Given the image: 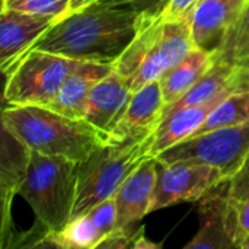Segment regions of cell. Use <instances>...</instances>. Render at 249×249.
<instances>
[{
    "mask_svg": "<svg viewBox=\"0 0 249 249\" xmlns=\"http://www.w3.org/2000/svg\"><path fill=\"white\" fill-rule=\"evenodd\" d=\"M156 158H147L114 194L117 213L114 231L130 233L136 223L150 214L156 185Z\"/></svg>",
    "mask_w": 249,
    "mask_h": 249,
    "instance_id": "30bf717a",
    "label": "cell"
},
{
    "mask_svg": "<svg viewBox=\"0 0 249 249\" xmlns=\"http://www.w3.org/2000/svg\"><path fill=\"white\" fill-rule=\"evenodd\" d=\"M236 248L239 249H249V233L247 236H244L238 244H236Z\"/></svg>",
    "mask_w": 249,
    "mask_h": 249,
    "instance_id": "f1b7e54d",
    "label": "cell"
},
{
    "mask_svg": "<svg viewBox=\"0 0 249 249\" xmlns=\"http://www.w3.org/2000/svg\"><path fill=\"white\" fill-rule=\"evenodd\" d=\"M57 20L15 9L0 13V66L6 73Z\"/></svg>",
    "mask_w": 249,
    "mask_h": 249,
    "instance_id": "4fadbf2b",
    "label": "cell"
},
{
    "mask_svg": "<svg viewBox=\"0 0 249 249\" xmlns=\"http://www.w3.org/2000/svg\"><path fill=\"white\" fill-rule=\"evenodd\" d=\"M165 99L159 80L133 90L123 117L108 134V142L136 140L150 136L160 124Z\"/></svg>",
    "mask_w": 249,
    "mask_h": 249,
    "instance_id": "8fae6325",
    "label": "cell"
},
{
    "mask_svg": "<svg viewBox=\"0 0 249 249\" xmlns=\"http://www.w3.org/2000/svg\"><path fill=\"white\" fill-rule=\"evenodd\" d=\"M114 70V64L82 61L67 77L54 101L47 108L70 118H83L86 102L93 86Z\"/></svg>",
    "mask_w": 249,
    "mask_h": 249,
    "instance_id": "ac0fdd59",
    "label": "cell"
},
{
    "mask_svg": "<svg viewBox=\"0 0 249 249\" xmlns=\"http://www.w3.org/2000/svg\"><path fill=\"white\" fill-rule=\"evenodd\" d=\"M98 0H70V9H69V13L71 12H76V10H82L93 3H96Z\"/></svg>",
    "mask_w": 249,
    "mask_h": 249,
    "instance_id": "4316f807",
    "label": "cell"
},
{
    "mask_svg": "<svg viewBox=\"0 0 249 249\" xmlns=\"http://www.w3.org/2000/svg\"><path fill=\"white\" fill-rule=\"evenodd\" d=\"M31 160V149L1 124L0 144V191H1V239L7 241L10 228V203L20 191ZM1 244V245H3Z\"/></svg>",
    "mask_w": 249,
    "mask_h": 249,
    "instance_id": "5bb4252c",
    "label": "cell"
},
{
    "mask_svg": "<svg viewBox=\"0 0 249 249\" xmlns=\"http://www.w3.org/2000/svg\"><path fill=\"white\" fill-rule=\"evenodd\" d=\"M238 241V212L231 181H223L200 200V229L185 249H231Z\"/></svg>",
    "mask_w": 249,
    "mask_h": 249,
    "instance_id": "9c48e42d",
    "label": "cell"
},
{
    "mask_svg": "<svg viewBox=\"0 0 249 249\" xmlns=\"http://www.w3.org/2000/svg\"><path fill=\"white\" fill-rule=\"evenodd\" d=\"M80 60L44 50H28L4 74L9 105H50Z\"/></svg>",
    "mask_w": 249,
    "mask_h": 249,
    "instance_id": "8992f818",
    "label": "cell"
},
{
    "mask_svg": "<svg viewBox=\"0 0 249 249\" xmlns=\"http://www.w3.org/2000/svg\"><path fill=\"white\" fill-rule=\"evenodd\" d=\"M194 48L190 20H169L163 15L147 19L114 63L131 90L159 80Z\"/></svg>",
    "mask_w": 249,
    "mask_h": 249,
    "instance_id": "3957f363",
    "label": "cell"
},
{
    "mask_svg": "<svg viewBox=\"0 0 249 249\" xmlns=\"http://www.w3.org/2000/svg\"><path fill=\"white\" fill-rule=\"evenodd\" d=\"M248 0H203L190 16L194 47L217 53Z\"/></svg>",
    "mask_w": 249,
    "mask_h": 249,
    "instance_id": "2e32d148",
    "label": "cell"
},
{
    "mask_svg": "<svg viewBox=\"0 0 249 249\" xmlns=\"http://www.w3.org/2000/svg\"><path fill=\"white\" fill-rule=\"evenodd\" d=\"M79 163L31 150L28 174L19 196L35 213L36 225L48 235L61 231L71 219Z\"/></svg>",
    "mask_w": 249,
    "mask_h": 249,
    "instance_id": "277c9868",
    "label": "cell"
},
{
    "mask_svg": "<svg viewBox=\"0 0 249 249\" xmlns=\"http://www.w3.org/2000/svg\"><path fill=\"white\" fill-rule=\"evenodd\" d=\"M1 124L31 150L76 162H83L108 143L107 136L86 120L39 105H9L1 112Z\"/></svg>",
    "mask_w": 249,
    "mask_h": 249,
    "instance_id": "7a4b0ae2",
    "label": "cell"
},
{
    "mask_svg": "<svg viewBox=\"0 0 249 249\" xmlns=\"http://www.w3.org/2000/svg\"><path fill=\"white\" fill-rule=\"evenodd\" d=\"M203 0H171L166 10L163 12V18L169 20H184L190 19L194 9Z\"/></svg>",
    "mask_w": 249,
    "mask_h": 249,
    "instance_id": "d4e9b609",
    "label": "cell"
},
{
    "mask_svg": "<svg viewBox=\"0 0 249 249\" xmlns=\"http://www.w3.org/2000/svg\"><path fill=\"white\" fill-rule=\"evenodd\" d=\"M115 201L114 197L105 200L86 214L70 220L61 231L47 236L42 247L60 249H93L115 229Z\"/></svg>",
    "mask_w": 249,
    "mask_h": 249,
    "instance_id": "7c38bea8",
    "label": "cell"
},
{
    "mask_svg": "<svg viewBox=\"0 0 249 249\" xmlns=\"http://www.w3.org/2000/svg\"><path fill=\"white\" fill-rule=\"evenodd\" d=\"M217 60L238 64L249 57V0L217 48Z\"/></svg>",
    "mask_w": 249,
    "mask_h": 249,
    "instance_id": "44dd1931",
    "label": "cell"
},
{
    "mask_svg": "<svg viewBox=\"0 0 249 249\" xmlns=\"http://www.w3.org/2000/svg\"><path fill=\"white\" fill-rule=\"evenodd\" d=\"M1 9H15L60 20L69 13L70 0H1Z\"/></svg>",
    "mask_w": 249,
    "mask_h": 249,
    "instance_id": "7402d4cb",
    "label": "cell"
},
{
    "mask_svg": "<svg viewBox=\"0 0 249 249\" xmlns=\"http://www.w3.org/2000/svg\"><path fill=\"white\" fill-rule=\"evenodd\" d=\"M171 0H98L96 3L115 6V7H128L146 19H156L163 15Z\"/></svg>",
    "mask_w": 249,
    "mask_h": 249,
    "instance_id": "603a6c76",
    "label": "cell"
},
{
    "mask_svg": "<svg viewBox=\"0 0 249 249\" xmlns=\"http://www.w3.org/2000/svg\"><path fill=\"white\" fill-rule=\"evenodd\" d=\"M131 95L133 90L114 69L90 90L83 120L108 139V134L123 117Z\"/></svg>",
    "mask_w": 249,
    "mask_h": 249,
    "instance_id": "9a60e30c",
    "label": "cell"
},
{
    "mask_svg": "<svg viewBox=\"0 0 249 249\" xmlns=\"http://www.w3.org/2000/svg\"><path fill=\"white\" fill-rule=\"evenodd\" d=\"M239 88H245V86L231 88L207 102L182 107V108H178V109L166 114L153 133V144H152V150H150L152 156L155 158L160 152L191 137L203 125V123L206 121L209 114L216 108V105L223 98H226L229 93H232L233 90H236Z\"/></svg>",
    "mask_w": 249,
    "mask_h": 249,
    "instance_id": "e0dca14e",
    "label": "cell"
},
{
    "mask_svg": "<svg viewBox=\"0 0 249 249\" xmlns=\"http://www.w3.org/2000/svg\"><path fill=\"white\" fill-rule=\"evenodd\" d=\"M223 181L229 179L220 169L204 163H193L187 160L163 163L158 160L156 185L150 213L181 201H200L210 190Z\"/></svg>",
    "mask_w": 249,
    "mask_h": 249,
    "instance_id": "ba28073f",
    "label": "cell"
},
{
    "mask_svg": "<svg viewBox=\"0 0 249 249\" xmlns=\"http://www.w3.org/2000/svg\"><path fill=\"white\" fill-rule=\"evenodd\" d=\"M249 153V123L188 137L155 156L159 162L187 160L220 169L231 181Z\"/></svg>",
    "mask_w": 249,
    "mask_h": 249,
    "instance_id": "52a82bcc",
    "label": "cell"
},
{
    "mask_svg": "<svg viewBox=\"0 0 249 249\" xmlns=\"http://www.w3.org/2000/svg\"><path fill=\"white\" fill-rule=\"evenodd\" d=\"M238 66L241 67V71H242V79L245 82V85L249 86V57L244 58L242 61L238 63Z\"/></svg>",
    "mask_w": 249,
    "mask_h": 249,
    "instance_id": "83f0119b",
    "label": "cell"
},
{
    "mask_svg": "<svg viewBox=\"0 0 249 249\" xmlns=\"http://www.w3.org/2000/svg\"><path fill=\"white\" fill-rule=\"evenodd\" d=\"M238 212V241L236 244L249 233V198L244 201H235ZM236 248V247H235Z\"/></svg>",
    "mask_w": 249,
    "mask_h": 249,
    "instance_id": "484cf974",
    "label": "cell"
},
{
    "mask_svg": "<svg viewBox=\"0 0 249 249\" xmlns=\"http://www.w3.org/2000/svg\"><path fill=\"white\" fill-rule=\"evenodd\" d=\"M144 20L128 7L93 3L57 20L32 48L80 61L114 64Z\"/></svg>",
    "mask_w": 249,
    "mask_h": 249,
    "instance_id": "6da1fadb",
    "label": "cell"
},
{
    "mask_svg": "<svg viewBox=\"0 0 249 249\" xmlns=\"http://www.w3.org/2000/svg\"><path fill=\"white\" fill-rule=\"evenodd\" d=\"M153 133L136 140L108 142L79 163L76 200L70 220L114 197L121 184L152 156Z\"/></svg>",
    "mask_w": 249,
    "mask_h": 249,
    "instance_id": "5b68a950",
    "label": "cell"
},
{
    "mask_svg": "<svg viewBox=\"0 0 249 249\" xmlns=\"http://www.w3.org/2000/svg\"><path fill=\"white\" fill-rule=\"evenodd\" d=\"M216 60L217 54L214 51L194 47L182 61L168 70L159 79L165 108L184 96L212 69Z\"/></svg>",
    "mask_w": 249,
    "mask_h": 249,
    "instance_id": "d6986e66",
    "label": "cell"
},
{
    "mask_svg": "<svg viewBox=\"0 0 249 249\" xmlns=\"http://www.w3.org/2000/svg\"><path fill=\"white\" fill-rule=\"evenodd\" d=\"M231 197L233 201L249 198V153L239 171L231 179Z\"/></svg>",
    "mask_w": 249,
    "mask_h": 249,
    "instance_id": "cb8c5ba5",
    "label": "cell"
},
{
    "mask_svg": "<svg viewBox=\"0 0 249 249\" xmlns=\"http://www.w3.org/2000/svg\"><path fill=\"white\" fill-rule=\"evenodd\" d=\"M247 123H249V86L239 88L223 98L193 136Z\"/></svg>",
    "mask_w": 249,
    "mask_h": 249,
    "instance_id": "ffe728a7",
    "label": "cell"
}]
</instances>
